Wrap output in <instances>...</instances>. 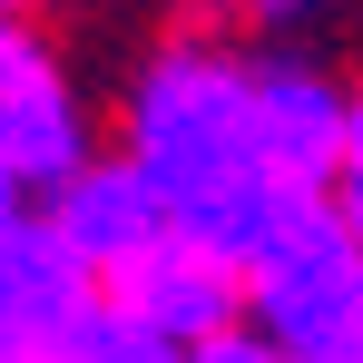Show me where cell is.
I'll return each mask as SVG.
<instances>
[{
    "label": "cell",
    "instance_id": "4",
    "mask_svg": "<svg viewBox=\"0 0 363 363\" xmlns=\"http://www.w3.org/2000/svg\"><path fill=\"white\" fill-rule=\"evenodd\" d=\"M245 324L275 334L295 363H344L363 324V226L344 206H314L285 236L245 255Z\"/></svg>",
    "mask_w": 363,
    "mask_h": 363
},
{
    "label": "cell",
    "instance_id": "1",
    "mask_svg": "<svg viewBox=\"0 0 363 363\" xmlns=\"http://www.w3.org/2000/svg\"><path fill=\"white\" fill-rule=\"evenodd\" d=\"M108 79V147L206 245L245 255L314 206H344L354 69L236 30L216 0H167Z\"/></svg>",
    "mask_w": 363,
    "mask_h": 363
},
{
    "label": "cell",
    "instance_id": "2",
    "mask_svg": "<svg viewBox=\"0 0 363 363\" xmlns=\"http://www.w3.org/2000/svg\"><path fill=\"white\" fill-rule=\"evenodd\" d=\"M50 216H60V236L79 245L89 285H99L108 304H128V314H147V324H167L177 344H206V334L245 324L236 255L206 245L118 147H99V157L50 196Z\"/></svg>",
    "mask_w": 363,
    "mask_h": 363
},
{
    "label": "cell",
    "instance_id": "5",
    "mask_svg": "<svg viewBox=\"0 0 363 363\" xmlns=\"http://www.w3.org/2000/svg\"><path fill=\"white\" fill-rule=\"evenodd\" d=\"M99 304L79 245L60 236L50 206L0 196V363H60L69 324Z\"/></svg>",
    "mask_w": 363,
    "mask_h": 363
},
{
    "label": "cell",
    "instance_id": "8",
    "mask_svg": "<svg viewBox=\"0 0 363 363\" xmlns=\"http://www.w3.org/2000/svg\"><path fill=\"white\" fill-rule=\"evenodd\" d=\"M344 216L363 226V69H354V138H344Z\"/></svg>",
    "mask_w": 363,
    "mask_h": 363
},
{
    "label": "cell",
    "instance_id": "9",
    "mask_svg": "<svg viewBox=\"0 0 363 363\" xmlns=\"http://www.w3.org/2000/svg\"><path fill=\"white\" fill-rule=\"evenodd\" d=\"M0 10H20V20H79L89 0H0Z\"/></svg>",
    "mask_w": 363,
    "mask_h": 363
},
{
    "label": "cell",
    "instance_id": "10",
    "mask_svg": "<svg viewBox=\"0 0 363 363\" xmlns=\"http://www.w3.org/2000/svg\"><path fill=\"white\" fill-rule=\"evenodd\" d=\"M344 363H363V324H354V354H344Z\"/></svg>",
    "mask_w": 363,
    "mask_h": 363
},
{
    "label": "cell",
    "instance_id": "6",
    "mask_svg": "<svg viewBox=\"0 0 363 363\" xmlns=\"http://www.w3.org/2000/svg\"><path fill=\"white\" fill-rule=\"evenodd\" d=\"M60 363H186V344L167 334V324H147V314H128V304H89L79 324H69Z\"/></svg>",
    "mask_w": 363,
    "mask_h": 363
},
{
    "label": "cell",
    "instance_id": "7",
    "mask_svg": "<svg viewBox=\"0 0 363 363\" xmlns=\"http://www.w3.org/2000/svg\"><path fill=\"white\" fill-rule=\"evenodd\" d=\"M186 363H295L275 334H255V324H226V334H206V344H186Z\"/></svg>",
    "mask_w": 363,
    "mask_h": 363
},
{
    "label": "cell",
    "instance_id": "3",
    "mask_svg": "<svg viewBox=\"0 0 363 363\" xmlns=\"http://www.w3.org/2000/svg\"><path fill=\"white\" fill-rule=\"evenodd\" d=\"M108 147V79L79 60L69 20L0 10V196L50 206Z\"/></svg>",
    "mask_w": 363,
    "mask_h": 363
}]
</instances>
